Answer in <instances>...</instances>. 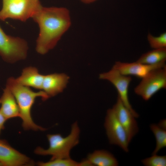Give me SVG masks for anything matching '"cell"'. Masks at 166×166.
<instances>
[{
    "label": "cell",
    "mask_w": 166,
    "mask_h": 166,
    "mask_svg": "<svg viewBox=\"0 0 166 166\" xmlns=\"http://www.w3.org/2000/svg\"><path fill=\"white\" fill-rule=\"evenodd\" d=\"M32 18L39 28L36 51L42 55L55 47L71 24L70 12L65 7L42 6Z\"/></svg>",
    "instance_id": "1"
},
{
    "label": "cell",
    "mask_w": 166,
    "mask_h": 166,
    "mask_svg": "<svg viewBox=\"0 0 166 166\" xmlns=\"http://www.w3.org/2000/svg\"><path fill=\"white\" fill-rule=\"evenodd\" d=\"M6 86L11 91L17 103L20 113L19 117L22 120V126L26 130L45 131L46 128L36 124L31 115V109L36 98L38 97L45 101L49 97L43 90L35 92L29 87L22 85L11 77L7 80Z\"/></svg>",
    "instance_id": "2"
},
{
    "label": "cell",
    "mask_w": 166,
    "mask_h": 166,
    "mask_svg": "<svg viewBox=\"0 0 166 166\" xmlns=\"http://www.w3.org/2000/svg\"><path fill=\"white\" fill-rule=\"evenodd\" d=\"M80 132V128L76 122L72 125L70 133L66 137H63L59 134L47 135L49 148L45 149L38 147L35 150L34 153L38 155L51 156V160L69 158L71 149L79 143Z\"/></svg>",
    "instance_id": "3"
},
{
    "label": "cell",
    "mask_w": 166,
    "mask_h": 166,
    "mask_svg": "<svg viewBox=\"0 0 166 166\" xmlns=\"http://www.w3.org/2000/svg\"><path fill=\"white\" fill-rule=\"evenodd\" d=\"M42 6L39 0H2L0 20L10 18L26 22L32 18Z\"/></svg>",
    "instance_id": "4"
},
{
    "label": "cell",
    "mask_w": 166,
    "mask_h": 166,
    "mask_svg": "<svg viewBox=\"0 0 166 166\" xmlns=\"http://www.w3.org/2000/svg\"><path fill=\"white\" fill-rule=\"evenodd\" d=\"M28 49L24 39L7 35L0 26V56L10 63L25 59Z\"/></svg>",
    "instance_id": "5"
},
{
    "label": "cell",
    "mask_w": 166,
    "mask_h": 166,
    "mask_svg": "<svg viewBox=\"0 0 166 166\" xmlns=\"http://www.w3.org/2000/svg\"><path fill=\"white\" fill-rule=\"evenodd\" d=\"M166 88V66L151 71L141 79L134 91L136 94L147 101L159 90Z\"/></svg>",
    "instance_id": "6"
},
{
    "label": "cell",
    "mask_w": 166,
    "mask_h": 166,
    "mask_svg": "<svg viewBox=\"0 0 166 166\" xmlns=\"http://www.w3.org/2000/svg\"><path fill=\"white\" fill-rule=\"evenodd\" d=\"M100 79L106 80L110 82L116 88L119 97L124 105L136 118L139 115L132 108L128 98V88L132 78L131 76L122 74L113 68L108 72L100 73Z\"/></svg>",
    "instance_id": "7"
},
{
    "label": "cell",
    "mask_w": 166,
    "mask_h": 166,
    "mask_svg": "<svg viewBox=\"0 0 166 166\" xmlns=\"http://www.w3.org/2000/svg\"><path fill=\"white\" fill-rule=\"evenodd\" d=\"M104 126L110 144L117 145L128 152L129 143L126 133L113 108L107 111Z\"/></svg>",
    "instance_id": "8"
},
{
    "label": "cell",
    "mask_w": 166,
    "mask_h": 166,
    "mask_svg": "<svg viewBox=\"0 0 166 166\" xmlns=\"http://www.w3.org/2000/svg\"><path fill=\"white\" fill-rule=\"evenodd\" d=\"M0 163L4 166L33 165L30 159L12 147L6 140L0 139Z\"/></svg>",
    "instance_id": "9"
},
{
    "label": "cell",
    "mask_w": 166,
    "mask_h": 166,
    "mask_svg": "<svg viewBox=\"0 0 166 166\" xmlns=\"http://www.w3.org/2000/svg\"><path fill=\"white\" fill-rule=\"evenodd\" d=\"M113 108L119 121L126 132L129 143L139 131L136 118L124 105L118 96L117 102Z\"/></svg>",
    "instance_id": "10"
},
{
    "label": "cell",
    "mask_w": 166,
    "mask_h": 166,
    "mask_svg": "<svg viewBox=\"0 0 166 166\" xmlns=\"http://www.w3.org/2000/svg\"><path fill=\"white\" fill-rule=\"evenodd\" d=\"M166 66L165 62L154 65H148L136 61L132 63L116 62L113 67L120 73L127 76H133L142 79L153 70Z\"/></svg>",
    "instance_id": "11"
},
{
    "label": "cell",
    "mask_w": 166,
    "mask_h": 166,
    "mask_svg": "<svg viewBox=\"0 0 166 166\" xmlns=\"http://www.w3.org/2000/svg\"><path fill=\"white\" fill-rule=\"evenodd\" d=\"M69 77L64 73H53L45 75L42 89L49 97L62 92L68 83Z\"/></svg>",
    "instance_id": "12"
},
{
    "label": "cell",
    "mask_w": 166,
    "mask_h": 166,
    "mask_svg": "<svg viewBox=\"0 0 166 166\" xmlns=\"http://www.w3.org/2000/svg\"><path fill=\"white\" fill-rule=\"evenodd\" d=\"M0 112L7 120L19 117V109L15 98L11 91L6 86L0 97Z\"/></svg>",
    "instance_id": "13"
},
{
    "label": "cell",
    "mask_w": 166,
    "mask_h": 166,
    "mask_svg": "<svg viewBox=\"0 0 166 166\" xmlns=\"http://www.w3.org/2000/svg\"><path fill=\"white\" fill-rule=\"evenodd\" d=\"M44 75L40 74L36 68L29 66L23 69L21 75L15 80L22 85L42 89Z\"/></svg>",
    "instance_id": "14"
},
{
    "label": "cell",
    "mask_w": 166,
    "mask_h": 166,
    "mask_svg": "<svg viewBox=\"0 0 166 166\" xmlns=\"http://www.w3.org/2000/svg\"><path fill=\"white\" fill-rule=\"evenodd\" d=\"M87 160L93 166H117V160L111 153L104 150H97L89 154Z\"/></svg>",
    "instance_id": "15"
},
{
    "label": "cell",
    "mask_w": 166,
    "mask_h": 166,
    "mask_svg": "<svg viewBox=\"0 0 166 166\" xmlns=\"http://www.w3.org/2000/svg\"><path fill=\"white\" fill-rule=\"evenodd\" d=\"M166 48L154 49L143 54L136 61L144 64L154 65L165 62Z\"/></svg>",
    "instance_id": "16"
},
{
    "label": "cell",
    "mask_w": 166,
    "mask_h": 166,
    "mask_svg": "<svg viewBox=\"0 0 166 166\" xmlns=\"http://www.w3.org/2000/svg\"><path fill=\"white\" fill-rule=\"evenodd\" d=\"M150 128L154 135L156 141V146L152 155L156 154L166 147V131L154 124L150 125Z\"/></svg>",
    "instance_id": "17"
},
{
    "label": "cell",
    "mask_w": 166,
    "mask_h": 166,
    "mask_svg": "<svg viewBox=\"0 0 166 166\" xmlns=\"http://www.w3.org/2000/svg\"><path fill=\"white\" fill-rule=\"evenodd\" d=\"M37 165L40 166H82L81 162H76L70 158L59 159L50 160L47 162H40Z\"/></svg>",
    "instance_id": "18"
},
{
    "label": "cell",
    "mask_w": 166,
    "mask_h": 166,
    "mask_svg": "<svg viewBox=\"0 0 166 166\" xmlns=\"http://www.w3.org/2000/svg\"><path fill=\"white\" fill-rule=\"evenodd\" d=\"M147 39L151 47L154 49L166 48V33L161 34L157 37H154L150 34Z\"/></svg>",
    "instance_id": "19"
},
{
    "label": "cell",
    "mask_w": 166,
    "mask_h": 166,
    "mask_svg": "<svg viewBox=\"0 0 166 166\" xmlns=\"http://www.w3.org/2000/svg\"><path fill=\"white\" fill-rule=\"evenodd\" d=\"M141 162L145 166H166V156L152 155L151 156L142 160Z\"/></svg>",
    "instance_id": "20"
},
{
    "label": "cell",
    "mask_w": 166,
    "mask_h": 166,
    "mask_svg": "<svg viewBox=\"0 0 166 166\" xmlns=\"http://www.w3.org/2000/svg\"><path fill=\"white\" fill-rule=\"evenodd\" d=\"M6 120V119L0 112V135L2 130L5 128L4 124Z\"/></svg>",
    "instance_id": "21"
},
{
    "label": "cell",
    "mask_w": 166,
    "mask_h": 166,
    "mask_svg": "<svg viewBox=\"0 0 166 166\" xmlns=\"http://www.w3.org/2000/svg\"><path fill=\"white\" fill-rule=\"evenodd\" d=\"M157 125L161 128L166 130V121L165 119H164L161 121Z\"/></svg>",
    "instance_id": "22"
},
{
    "label": "cell",
    "mask_w": 166,
    "mask_h": 166,
    "mask_svg": "<svg viewBox=\"0 0 166 166\" xmlns=\"http://www.w3.org/2000/svg\"><path fill=\"white\" fill-rule=\"evenodd\" d=\"M85 4H89L93 3L97 0H79Z\"/></svg>",
    "instance_id": "23"
},
{
    "label": "cell",
    "mask_w": 166,
    "mask_h": 166,
    "mask_svg": "<svg viewBox=\"0 0 166 166\" xmlns=\"http://www.w3.org/2000/svg\"><path fill=\"white\" fill-rule=\"evenodd\" d=\"M2 164L0 163V166H2Z\"/></svg>",
    "instance_id": "24"
}]
</instances>
